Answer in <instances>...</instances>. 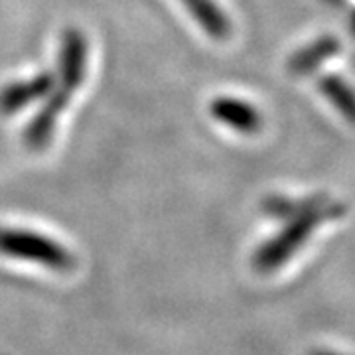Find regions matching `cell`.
I'll use <instances>...</instances> for the list:
<instances>
[{"label":"cell","instance_id":"obj_2","mask_svg":"<svg viewBox=\"0 0 355 355\" xmlns=\"http://www.w3.org/2000/svg\"><path fill=\"white\" fill-rule=\"evenodd\" d=\"M55 87V73L42 71L38 76L10 83L0 93V113L14 114L32 103L44 101Z\"/></svg>","mask_w":355,"mask_h":355},{"label":"cell","instance_id":"obj_6","mask_svg":"<svg viewBox=\"0 0 355 355\" xmlns=\"http://www.w3.org/2000/svg\"><path fill=\"white\" fill-rule=\"evenodd\" d=\"M324 97L338 109L345 121L355 125V91L340 76H326L320 81Z\"/></svg>","mask_w":355,"mask_h":355},{"label":"cell","instance_id":"obj_3","mask_svg":"<svg viewBox=\"0 0 355 355\" xmlns=\"http://www.w3.org/2000/svg\"><path fill=\"white\" fill-rule=\"evenodd\" d=\"M209 111L216 121L241 135H254L263 128V116L257 107L235 97H217L211 101Z\"/></svg>","mask_w":355,"mask_h":355},{"label":"cell","instance_id":"obj_7","mask_svg":"<svg viewBox=\"0 0 355 355\" xmlns=\"http://www.w3.org/2000/svg\"><path fill=\"white\" fill-rule=\"evenodd\" d=\"M352 28H354V34H355V18H354V22H352Z\"/></svg>","mask_w":355,"mask_h":355},{"label":"cell","instance_id":"obj_5","mask_svg":"<svg viewBox=\"0 0 355 355\" xmlns=\"http://www.w3.org/2000/svg\"><path fill=\"white\" fill-rule=\"evenodd\" d=\"M340 51V42L336 38H320L314 44H310L308 48L302 51H296L292 55L288 69H291L294 76H304L310 73L312 69H316L318 65L322 64L324 60L334 58L336 53Z\"/></svg>","mask_w":355,"mask_h":355},{"label":"cell","instance_id":"obj_4","mask_svg":"<svg viewBox=\"0 0 355 355\" xmlns=\"http://www.w3.org/2000/svg\"><path fill=\"white\" fill-rule=\"evenodd\" d=\"M190 16L196 20V24L211 40L225 42L231 38L233 26L227 18L225 10L217 4L216 0H180Z\"/></svg>","mask_w":355,"mask_h":355},{"label":"cell","instance_id":"obj_1","mask_svg":"<svg viewBox=\"0 0 355 355\" xmlns=\"http://www.w3.org/2000/svg\"><path fill=\"white\" fill-rule=\"evenodd\" d=\"M0 253L53 270H69L73 266V257L65 247L28 229H0Z\"/></svg>","mask_w":355,"mask_h":355}]
</instances>
